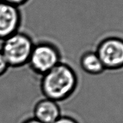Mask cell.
<instances>
[{
    "instance_id": "1",
    "label": "cell",
    "mask_w": 123,
    "mask_h": 123,
    "mask_svg": "<svg viewBox=\"0 0 123 123\" xmlns=\"http://www.w3.org/2000/svg\"><path fill=\"white\" fill-rule=\"evenodd\" d=\"M77 86V76L68 65L60 63L43 75L41 87L46 98L61 101L70 96Z\"/></svg>"
},
{
    "instance_id": "2",
    "label": "cell",
    "mask_w": 123,
    "mask_h": 123,
    "mask_svg": "<svg viewBox=\"0 0 123 123\" xmlns=\"http://www.w3.org/2000/svg\"><path fill=\"white\" fill-rule=\"evenodd\" d=\"M34 46L27 35L16 32L3 40L0 50L9 66L19 67L29 62Z\"/></svg>"
},
{
    "instance_id": "3",
    "label": "cell",
    "mask_w": 123,
    "mask_h": 123,
    "mask_svg": "<svg viewBox=\"0 0 123 123\" xmlns=\"http://www.w3.org/2000/svg\"><path fill=\"white\" fill-rule=\"evenodd\" d=\"M28 63L35 72L44 75L60 63V55L54 46L39 43L34 46Z\"/></svg>"
},
{
    "instance_id": "4",
    "label": "cell",
    "mask_w": 123,
    "mask_h": 123,
    "mask_svg": "<svg viewBox=\"0 0 123 123\" xmlns=\"http://www.w3.org/2000/svg\"><path fill=\"white\" fill-rule=\"evenodd\" d=\"M96 53L105 70H116L123 68V40L117 37L104 38L99 43Z\"/></svg>"
},
{
    "instance_id": "5",
    "label": "cell",
    "mask_w": 123,
    "mask_h": 123,
    "mask_svg": "<svg viewBox=\"0 0 123 123\" xmlns=\"http://www.w3.org/2000/svg\"><path fill=\"white\" fill-rule=\"evenodd\" d=\"M19 20L17 6L0 1V40H5L17 32Z\"/></svg>"
},
{
    "instance_id": "6",
    "label": "cell",
    "mask_w": 123,
    "mask_h": 123,
    "mask_svg": "<svg viewBox=\"0 0 123 123\" xmlns=\"http://www.w3.org/2000/svg\"><path fill=\"white\" fill-rule=\"evenodd\" d=\"M60 117L61 111L58 103L45 98L38 103L34 111V118L43 123H53Z\"/></svg>"
},
{
    "instance_id": "7",
    "label": "cell",
    "mask_w": 123,
    "mask_h": 123,
    "mask_svg": "<svg viewBox=\"0 0 123 123\" xmlns=\"http://www.w3.org/2000/svg\"><path fill=\"white\" fill-rule=\"evenodd\" d=\"M80 64L83 72L90 75H99L106 70L96 52L94 51L83 54L81 57Z\"/></svg>"
},
{
    "instance_id": "8",
    "label": "cell",
    "mask_w": 123,
    "mask_h": 123,
    "mask_svg": "<svg viewBox=\"0 0 123 123\" xmlns=\"http://www.w3.org/2000/svg\"><path fill=\"white\" fill-rule=\"evenodd\" d=\"M9 64L5 57L0 50V75L3 74L9 68Z\"/></svg>"
},
{
    "instance_id": "9",
    "label": "cell",
    "mask_w": 123,
    "mask_h": 123,
    "mask_svg": "<svg viewBox=\"0 0 123 123\" xmlns=\"http://www.w3.org/2000/svg\"><path fill=\"white\" fill-rule=\"evenodd\" d=\"M53 123H78L74 118L66 116H61Z\"/></svg>"
},
{
    "instance_id": "10",
    "label": "cell",
    "mask_w": 123,
    "mask_h": 123,
    "mask_svg": "<svg viewBox=\"0 0 123 123\" xmlns=\"http://www.w3.org/2000/svg\"><path fill=\"white\" fill-rule=\"evenodd\" d=\"M0 1L15 6H20L26 1V0H0Z\"/></svg>"
},
{
    "instance_id": "11",
    "label": "cell",
    "mask_w": 123,
    "mask_h": 123,
    "mask_svg": "<svg viewBox=\"0 0 123 123\" xmlns=\"http://www.w3.org/2000/svg\"><path fill=\"white\" fill-rule=\"evenodd\" d=\"M24 123H43L40 122L39 120H38L37 119H36L35 118H31L29 120H27L26 122H25Z\"/></svg>"
}]
</instances>
